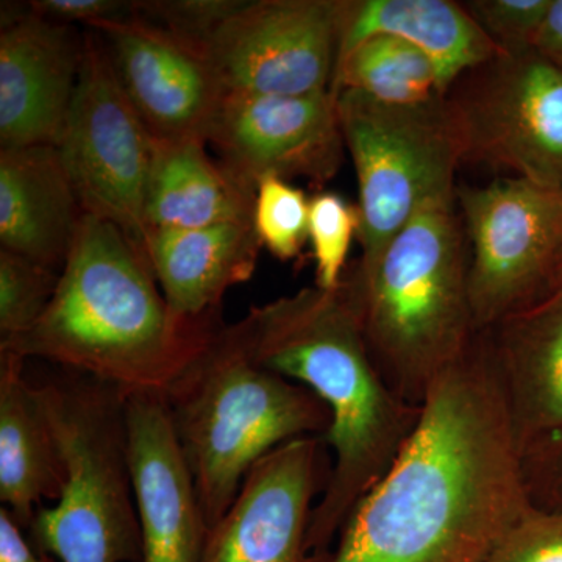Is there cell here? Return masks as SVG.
Listing matches in <instances>:
<instances>
[{
	"label": "cell",
	"mask_w": 562,
	"mask_h": 562,
	"mask_svg": "<svg viewBox=\"0 0 562 562\" xmlns=\"http://www.w3.org/2000/svg\"><path fill=\"white\" fill-rule=\"evenodd\" d=\"M397 460L327 562H487L531 512L522 453L484 333L432 383Z\"/></svg>",
	"instance_id": "cell-1"
},
{
	"label": "cell",
	"mask_w": 562,
	"mask_h": 562,
	"mask_svg": "<svg viewBox=\"0 0 562 562\" xmlns=\"http://www.w3.org/2000/svg\"><path fill=\"white\" fill-rule=\"evenodd\" d=\"M255 360L314 392L330 412L327 486L310 525V552L330 553L355 506L383 479L413 435L420 406L402 398L373 361L342 283L303 288L236 322Z\"/></svg>",
	"instance_id": "cell-2"
},
{
	"label": "cell",
	"mask_w": 562,
	"mask_h": 562,
	"mask_svg": "<svg viewBox=\"0 0 562 562\" xmlns=\"http://www.w3.org/2000/svg\"><path fill=\"white\" fill-rule=\"evenodd\" d=\"M222 325L221 314L176 316L149 260L116 225L83 213L50 305L0 351L52 362L128 395L165 394Z\"/></svg>",
	"instance_id": "cell-3"
},
{
	"label": "cell",
	"mask_w": 562,
	"mask_h": 562,
	"mask_svg": "<svg viewBox=\"0 0 562 562\" xmlns=\"http://www.w3.org/2000/svg\"><path fill=\"white\" fill-rule=\"evenodd\" d=\"M453 199L425 206L371 261L341 280L387 384L420 406L475 339L469 255Z\"/></svg>",
	"instance_id": "cell-4"
},
{
	"label": "cell",
	"mask_w": 562,
	"mask_h": 562,
	"mask_svg": "<svg viewBox=\"0 0 562 562\" xmlns=\"http://www.w3.org/2000/svg\"><path fill=\"white\" fill-rule=\"evenodd\" d=\"M162 397L210 528L262 457L294 439H325L331 424L314 392L255 360L235 324L222 325Z\"/></svg>",
	"instance_id": "cell-5"
},
{
	"label": "cell",
	"mask_w": 562,
	"mask_h": 562,
	"mask_svg": "<svg viewBox=\"0 0 562 562\" xmlns=\"http://www.w3.org/2000/svg\"><path fill=\"white\" fill-rule=\"evenodd\" d=\"M35 387L60 446L66 483L57 505L36 512L29 539L61 562H143L128 464V394L68 371Z\"/></svg>",
	"instance_id": "cell-6"
},
{
	"label": "cell",
	"mask_w": 562,
	"mask_h": 562,
	"mask_svg": "<svg viewBox=\"0 0 562 562\" xmlns=\"http://www.w3.org/2000/svg\"><path fill=\"white\" fill-rule=\"evenodd\" d=\"M335 98L360 191V261H371L425 206L454 198L464 151L446 95L409 105L349 90Z\"/></svg>",
	"instance_id": "cell-7"
},
{
	"label": "cell",
	"mask_w": 562,
	"mask_h": 562,
	"mask_svg": "<svg viewBox=\"0 0 562 562\" xmlns=\"http://www.w3.org/2000/svg\"><path fill=\"white\" fill-rule=\"evenodd\" d=\"M464 162L562 191V69L538 49L498 52L446 94Z\"/></svg>",
	"instance_id": "cell-8"
},
{
	"label": "cell",
	"mask_w": 562,
	"mask_h": 562,
	"mask_svg": "<svg viewBox=\"0 0 562 562\" xmlns=\"http://www.w3.org/2000/svg\"><path fill=\"white\" fill-rule=\"evenodd\" d=\"M155 144L122 90L102 36L85 32L79 85L57 149L81 211L116 225L147 260L144 205Z\"/></svg>",
	"instance_id": "cell-9"
},
{
	"label": "cell",
	"mask_w": 562,
	"mask_h": 562,
	"mask_svg": "<svg viewBox=\"0 0 562 562\" xmlns=\"http://www.w3.org/2000/svg\"><path fill=\"white\" fill-rule=\"evenodd\" d=\"M454 203L469 244V299L480 333L553 290L562 191L502 177L484 187L458 184Z\"/></svg>",
	"instance_id": "cell-10"
},
{
	"label": "cell",
	"mask_w": 562,
	"mask_h": 562,
	"mask_svg": "<svg viewBox=\"0 0 562 562\" xmlns=\"http://www.w3.org/2000/svg\"><path fill=\"white\" fill-rule=\"evenodd\" d=\"M341 0H251L206 49L227 91L312 95L331 91Z\"/></svg>",
	"instance_id": "cell-11"
},
{
	"label": "cell",
	"mask_w": 562,
	"mask_h": 562,
	"mask_svg": "<svg viewBox=\"0 0 562 562\" xmlns=\"http://www.w3.org/2000/svg\"><path fill=\"white\" fill-rule=\"evenodd\" d=\"M206 144L250 187L268 177L305 179L317 187L341 169L346 143L331 91L265 95L227 91Z\"/></svg>",
	"instance_id": "cell-12"
},
{
	"label": "cell",
	"mask_w": 562,
	"mask_h": 562,
	"mask_svg": "<svg viewBox=\"0 0 562 562\" xmlns=\"http://www.w3.org/2000/svg\"><path fill=\"white\" fill-rule=\"evenodd\" d=\"M325 439L306 436L262 457L210 528L201 562H327L310 552L316 501L330 476Z\"/></svg>",
	"instance_id": "cell-13"
},
{
	"label": "cell",
	"mask_w": 562,
	"mask_h": 562,
	"mask_svg": "<svg viewBox=\"0 0 562 562\" xmlns=\"http://www.w3.org/2000/svg\"><path fill=\"white\" fill-rule=\"evenodd\" d=\"M91 31L102 36L122 90L155 139L206 143L227 92L206 46L139 13Z\"/></svg>",
	"instance_id": "cell-14"
},
{
	"label": "cell",
	"mask_w": 562,
	"mask_h": 562,
	"mask_svg": "<svg viewBox=\"0 0 562 562\" xmlns=\"http://www.w3.org/2000/svg\"><path fill=\"white\" fill-rule=\"evenodd\" d=\"M85 33L27 7L2 16L0 149L57 146L79 85Z\"/></svg>",
	"instance_id": "cell-15"
},
{
	"label": "cell",
	"mask_w": 562,
	"mask_h": 562,
	"mask_svg": "<svg viewBox=\"0 0 562 562\" xmlns=\"http://www.w3.org/2000/svg\"><path fill=\"white\" fill-rule=\"evenodd\" d=\"M128 464L143 562H201L210 525L161 392L127 397Z\"/></svg>",
	"instance_id": "cell-16"
},
{
	"label": "cell",
	"mask_w": 562,
	"mask_h": 562,
	"mask_svg": "<svg viewBox=\"0 0 562 562\" xmlns=\"http://www.w3.org/2000/svg\"><path fill=\"white\" fill-rule=\"evenodd\" d=\"M520 453L562 432V284L482 331Z\"/></svg>",
	"instance_id": "cell-17"
},
{
	"label": "cell",
	"mask_w": 562,
	"mask_h": 562,
	"mask_svg": "<svg viewBox=\"0 0 562 562\" xmlns=\"http://www.w3.org/2000/svg\"><path fill=\"white\" fill-rule=\"evenodd\" d=\"M81 214L57 146L0 149V249L61 272Z\"/></svg>",
	"instance_id": "cell-18"
},
{
	"label": "cell",
	"mask_w": 562,
	"mask_h": 562,
	"mask_svg": "<svg viewBox=\"0 0 562 562\" xmlns=\"http://www.w3.org/2000/svg\"><path fill=\"white\" fill-rule=\"evenodd\" d=\"M261 244L254 222L150 232L147 255L166 302L181 319L221 314L225 292L257 271Z\"/></svg>",
	"instance_id": "cell-19"
},
{
	"label": "cell",
	"mask_w": 562,
	"mask_h": 562,
	"mask_svg": "<svg viewBox=\"0 0 562 562\" xmlns=\"http://www.w3.org/2000/svg\"><path fill=\"white\" fill-rule=\"evenodd\" d=\"M392 35L424 52L442 94L469 70L498 54L462 2L452 0H341L339 61L361 41Z\"/></svg>",
	"instance_id": "cell-20"
},
{
	"label": "cell",
	"mask_w": 562,
	"mask_h": 562,
	"mask_svg": "<svg viewBox=\"0 0 562 562\" xmlns=\"http://www.w3.org/2000/svg\"><path fill=\"white\" fill-rule=\"evenodd\" d=\"M24 362L0 351V501L27 531L41 502L60 498L66 465Z\"/></svg>",
	"instance_id": "cell-21"
},
{
	"label": "cell",
	"mask_w": 562,
	"mask_h": 562,
	"mask_svg": "<svg viewBox=\"0 0 562 562\" xmlns=\"http://www.w3.org/2000/svg\"><path fill=\"white\" fill-rule=\"evenodd\" d=\"M205 146L203 139H157L144 205L149 236L254 222L257 188L211 160Z\"/></svg>",
	"instance_id": "cell-22"
},
{
	"label": "cell",
	"mask_w": 562,
	"mask_h": 562,
	"mask_svg": "<svg viewBox=\"0 0 562 562\" xmlns=\"http://www.w3.org/2000/svg\"><path fill=\"white\" fill-rule=\"evenodd\" d=\"M342 90L398 105L443 95L430 58L408 41L392 35L369 36L336 65L331 92Z\"/></svg>",
	"instance_id": "cell-23"
},
{
	"label": "cell",
	"mask_w": 562,
	"mask_h": 562,
	"mask_svg": "<svg viewBox=\"0 0 562 562\" xmlns=\"http://www.w3.org/2000/svg\"><path fill=\"white\" fill-rule=\"evenodd\" d=\"M60 271L0 249V346L31 330L50 305Z\"/></svg>",
	"instance_id": "cell-24"
},
{
	"label": "cell",
	"mask_w": 562,
	"mask_h": 562,
	"mask_svg": "<svg viewBox=\"0 0 562 562\" xmlns=\"http://www.w3.org/2000/svg\"><path fill=\"white\" fill-rule=\"evenodd\" d=\"M312 198L290 181L261 180L255 199L254 227L261 247L281 261L295 260L308 241Z\"/></svg>",
	"instance_id": "cell-25"
},
{
	"label": "cell",
	"mask_w": 562,
	"mask_h": 562,
	"mask_svg": "<svg viewBox=\"0 0 562 562\" xmlns=\"http://www.w3.org/2000/svg\"><path fill=\"white\" fill-rule=\"evenodd\" d=\"M361 216L358 205L333 191H321L312 198L308 241L316 265V286L336 290L347 271L351 243L358 239Z\"/></svg>",
	"instance_id": "cell-26"
},
{
	"label": "cell",
	"mask_w": 562,
	"mask_h": 562,
	"mask_svg": "<svg viewBox=\"0 0 562 562\" xmlns=\"http://www.w3.org/2000/svg\"><path fill=\"white\" fill-rule=\"evenodd\" d=\"M465 9L502 54L536 49L552 0H471Z\"/></svg>",
	"instance_id": "cell-27"
},
{
	"label": "cell",
	"mask_w": 562,
	"mask_h": 562,
	"mask_svg": "<svg viewBox=\"0 0 562 562\" xmlns=\"http://www.w3.org/2000/svg\"><path fill=\"white\" fill-rule=\"evenodd\" d=\"M246 0H146L136 2L138 13L162 27L206 46L214 32Z\"/></svg>",
	"instance_id": "cell-28"
},
{
	"label": "cell",
	"mask_w": 562,
	"mask_h": 562,
	"mask_svg": "<svg viewBox=\"0 0 562 562\" xmlns=\"http://www.w3.org/2000/svg\"><path fill=\"white\" fill-rule=\"evenodd\" d=\"M487 562H562V513L532 508Z\"/></svg>",
	"instance_id": "cell-29"
},
{
	"label": "cell",
	"mask_w": 562,
	"mask_h": 562,
	"mask_svg": "<svg viewBox=\"0 0 562 562\" xmlns=\"http://www.w3.org/2000/svg\"><path fill=\"white\" fill-rule=\"evenodd\" d=\"M522 472L532 508L562 513V432L525 449Z\"/></svg>",
	"instance_id": "cell-30"
},
{
	"label": "cell",
	"mask_w": 562,
	"mask_h": 562,
	"mask_svg": "<svg viewBox=\"0 0 562 562\" xmlns=\"http://www.w3.org/2000/svg\"><path fill=\"white\" fill-rule=\"evenodd\" d=\"M36 16L60 24H83L88 31L105 24L127 20L138 13L136 2L125 0H33L25 3Z\"/></svg>",
	"instance_id": "cell-31"
},
{
	"label": "cell",
	"mask_w": 562,
	"mask_h": 562,
	"mask_svg": "<svg viewBox=\"0 0 562 562\" xmlns=\"http://www.w3.org/2000/svg\"><path fill=\"white\" fill-rule=\"evenodd\" d=\"M0 562H57V558L36 549L9 509H0Z\"/></svg>",
	"instance_id": "cell-32"
},
{
	"label": "cell",
	"mask_w": 562,
	"mask_h": 562,
	"mask_svg": "<svg viewBox=\"0 0 562 562\" xmlns=\"http://www.w3.org/2000/svg\"><path fill=\"white\" fill-rule=\"evenodd\" d=\"M535 47L562 69V0H552Z\"/></svg>",
	"instance_id": "cell-33"
},
{
	"label": "cell",
	"mask_w": 562,
	"mask_h": 562,
	"mask_svg": "<svg viewBox=\"0 0 562 562\" xmlns=\"http://www.w3.org/2000/svg\"><path fill=\"white\" fill-rule=\"evenodd\" d=\"M553 284L554 286L562 284V247L560 255H558L557 268H554Z\"/></svg>",
	"instance_id": "cell-34"
}]
</instances>
